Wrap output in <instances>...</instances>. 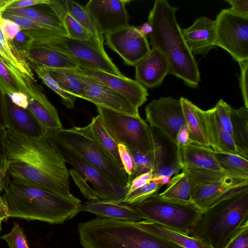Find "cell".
Returning a JSON list of instances; mask_svg holds the SVG:
<instances>
[{"instance_id": "cell-46", "label": "cell", "mask_w": 248, "mask_h": 248, "mask_svg": "<svg viewBox=\"0 0 248 248\" xmlns=\"http://www.w3.org/2000/svg\"><path fill=\"white\" fill-rule=\"evenodd\" d=\"M120 159L123 168L128 176V180L132 176L134 164L132 156L127 148L122 144H118Z\"/></svg>"}, {"instance_id": "cell-1", "label": "cell", "mask_w": 248, "mask_h": 248, "mask_svg": "<svg viewBox=\"0 0 248 248\" xmlns=\"http://www.w3.org/2000/svg\"><path fill=\"white\" fill-rule=\"evenodd\" d=\"M1 142L12 181L73 196L66 162L46 132L35 138L4 128Z\"/></svg>"}, {"instance_id": "cell-47", "label": "cell", "mask_w": 248, "mask_h": 248, "mask_svg": "<svg viewBox=\"0 0 248 248\" xmlns=\"http://www.w3.org/2000/svg\"><path fill=\"white\" fill-rule=\"evenodd\" d=\"M241 68L240 87L241 89L244 107L248 108V60L239 63Z\"/></svg>"}, {"instance_id": "cell-58", "label": "cell", "mask_w": 248, "mask_h": 248, "mask_svg": "<svg viewBox=\"0 0 248 248\" xmlns=\"http://www.w3.org/2000/svg\"><path fill=\"white\" fill-rule=\"evenodd\" d=\"M0 128L1 129H4V124H3V121L2 113H1V110L0 103Z\"/></svg>"}, {"instance_id": "cell-13", "label": "cell", "mask_w": 248, "mask_h": 248, "mask_svg": "<svg viewBox=\"0 0 248 248\" xmlns=\"http://www.w3.org/2000/svg\"><path fill=\"white\" fill-rule=\"evenodd\" d=\"M105 44L117 53L124 63L135 66L146 56L151 49L147 37L137 27L128 25L105 34Z\"/></svg>"}, {"instance_id": "cell-59", "label": "cell", "mask_w": 248, "mask_h": 248, "mask_svg": "<svg viewBox=\"0 0 248 248\" xmlns=\"http://www.w3.org/2000/svg\"><path fill=\"white\" fill-rule=\"evenodd\" d=\"M2 131V129H1L0 128V152L3 153V148H2V142H1Z\"/></svg>"}, {"instance_id": "cell-61", "label": "cell", "mask_w": 248, "mask_h": 248, "mask_svg": "<svg viewBox=\"0 0 248 248\" xmlns=\"http://www.w3.org/2000/svg\"><path fill=\"white\" fill-rule=\"evenodd\" d=\"M1 197V196L0 195V197Z\"/></svg>"}, {"instance_id": "cell-43", "label": "cell", "mask_w": 248, "mask_h": 248, "mask_svg": "<svg viewBox=\"0 0 248 248\" xmlns=\"http://www.w3.org/2000/svg\"><path fill=\"white\" fill-rule=\"evenodd\" d=\"M10 41L24 57L25 55L31 47L33 39L27 31L22 29Z\"/></svg>"}, {"instance_id": "cell-16", "label": "cell", "mask_w": 248, "mask_h": 248, "mask_svg": "<svg viewBox=\"0 0 248 248\" xmlns=\"http://www.w3.org/2000/svg\"><path fill=\"white\" fill-rule=\"evenodd\" d=\"M81 82L84 92V99L121 113L139 116V109L117 92L70 69Z\"/></svg>"}, {"instance_id": "cell-36", "label": "cell", "mask_w": 248, "mask_h": 248, "mask_svg": "<svg viewBox=\"0 0 248 248\" xmlns=\"http://www.w3.org/2000/svg\"><path fill=\"white\" fill-rule=\"evenodd\" d=\"M34 70L43 82L60 96L62 103L67 108L73 109L75 108L76 97L64 91L44 67L35 66Z\"/></svg>"}, {"instance_id": "cell-27", "label": "cell", "mask_w": 248, "mask_h": 248, "mask_svg": "<svg viewBox=\"0 0 248 248\" xmlns=\"http://www.w3.org/2000/svg\"><path fill=\"white\" fill-rule=\"evenodd\" d=\"M27 109L46 131L63 128L58 111L47 97L41 101L29 99Z\"/></svg>"}, {"instance_id": "cell-57", "label": "cell", "mask_w": 248, "mask_h": 248, "mask_svg": "<svg viewBox=\"0 0 248 248\" xmlns=\"http://www.w3.org/2000/svg\"><path fill=\"white\" fill-rule=\"evenodd\" d=\"M138 28L140 32L145 36L149 35L153 31L152 27L147 22L144 23Z\"/></svg>"}, {"instance_id": "cell-30", "label": "cell", "mask_w": 248, "mask_h": 248, "mask_svg": "<svg viewBox=\"0 0 248 248\" xmlns=\"http://www.w3.org/2000/svg\"><path fill=\"white\" fill-rule=\"evenodd\" d=\"M179 99L182 106L186 125L188 130L189 138L192 143L209 147L196 115L194 108L195 105L185 97H181Z\"/></svg>"}, {"instance_id": "cell-22", "label": "cell", "mask_w": 248, "mask_h": 248, "mask_svg": "<svg viewBox=\"0 0 248 248\" xmlns=\"http://www.w3.org/2000/svg\"><path fill=\"white\" fill-rule=\"evenodd\" d=\"M94 214L97 217L137 222L143 218L133 206L114 201L91 200L80 205V211Z\"/></svg>"}, {"instance_id": "cell-42", "label": "cell", "mask_w": 248, "mask_h": 248, "mask_svg": "<svg viewBox=\"0 0 248 248\" xmlns=\"http://www.w3.org/2000/svg\"><path fill=\"white\" fill-rule=\"evenodd\" d=\"M212 108L223 127L232 135L231 117L232 108L221 99Z\"/></svg>"}, {"instance_id": "cell-7", "label": "cell", "mask_w": 248, "mask_h": 248, "mask_svg": "<svg viewBox=\"0 0 248 248\" xmlns=\"http://www.w3.org/2000/svg\"><path fill=\"white\" fill-rule=\"evenodd\" d=\"M143 219L189 235L203 212L193 202L165 198L156 193L133 206Z\"/></svg>"}, {"instance_id": "cell-24", "label": "cell", "mask_w": 248, "mask_h": 248, "mask_svg": "<svg viewBox=\"0 0 248 248\" xmlns=\"http://www.w3.org/2000/svg\"><path fill=\"white\" fill-rule=\"evenodd\" d=\"M155 142V161L152 171L153 177L166 176L171 177L179 173L182 169L177 155L175 144L168 146V142H164L162 138L158 137L153 130Z\"/></svg>"}, {"instance_id": "cell-3", "label": "cell", "mask_w": 248, "mask_h": 248, "mask_svg": "<svg viewBox=\"0 0 248 248\" xmlns=\"http://www.w3.org/2000/svg\"><path fill=\"white\" fill-rule=\"evenodd\" d=\"M3 199L8 217L62 224L79 212L81 201L10 180Z\"/></svg>"}, {"instance_id": "cell-28", "label": "cell", "mask_w": 248, "mask_h": 248, "mask_svg": "<svg viewBox=\"0 0 248 248\" xmlns=\"http://www.w3.org/2000/svg\"><path fill=\"white\" fill-rule=\"evenodd\" d=\"M232 136L240 155L248 159V108H232L231 112Z\"/></svg>"}, {"instance_id": "cell-44", "label": "cell", "mask_w": 248, "mask_h": 248, "mask_svg": "<svg viewBox=\"0 0 248 248\" xmlns=\"http://www.w3.org/2000/svg\"><path fill=\"white\" fill-rule=\"evenodd\" d=\"M74 182L79 187L84 196L89 201L96 200L97 198L93 189L87 184V182L74 169L69 170Z\"/></svg>"}, {"instance_id": "cell-56", "label": "cell", "mask_w": 248, "mask_h": 248, "mask_svg": "<svg viewBox=\"0 0 248 248\" xmlns=\"http://www.w3.org/2000/svg\"><path fill=\"white\" fill-rule=\"evenodd\" d=\"M171 177L166 176H159L157 177H153L152 180L157 184L163 186L168 185L170 182Z\"/></svg>"}, {"instance_id": "cell-6", "label": "cell", "mask_w": 248, "mask_h": 248, "mask_svg": "<svg viewBox=\"0 0 248 248\" xmlns=\"http://www.w3.org/2000/svg\"><path fill=\"white\" fill-rule=\"evenodd\" d=\"M46 131L62 145L98 170L111 182L128 187V176L124 169L100 144L89 124Z\"/></svg>"}, {"instance_id": "cell-52", "label": "cell", "mask_w": 248, "mask_h": 248, "mask_svg": "<svg viewBox=\"0 0 248 248\" xmlns=\"http://www.w3.org/2000/svg\"><path fill=\"white\" fill-rule=\"evenodd\" d=\"M8 96L11 102L16 106L24 109H28L29 97L24 93L16 92Z\"/></svg>"}, {"instance_id": "cell-9", "label": "cell", "mask_w": 248, "mask_h": 248, "mask_svg": "<svg viewBox=\"0 0 248 248\" xmlns=\"http://www.w3.org/2000/svg\"><path fill=\"white\" fill-rule=\"evenodd\" d=\"M32 45H40L65 55L84 65L117 76H124L112 62L105 50L94 40H75L68 36L54 35L33 38Z\"/></svg>"}, {"instance_id": "cell-25", "label": "cell", "mask_w": 248, "mask_h": 248, "mask_svg": "<svg viewBox=\"0 0 248 248\" xmlns=\"http://www.w3.org/2000/svg\"><path fill=\"white\" fill-rule=\"evenodd\" d=\"M24 57L35 64L36 66L75 69L79 66L77 62L65 55L38 45H32Z\"/></svg>"}, {"instance_id": "cell-15", "label": "cell", "mask_w": 248, "mask_h": 248, "mask_svg": "<svg viewBox=\"0 0 248 248\" xmlns=\"http://www.w3.org/2000/svg\"><path fill=\"white\" fill-rule=\"evenodd\" d=\"M129 0H91L85 6L102 35L129 25Z\"/></svg>"}, {"instance_id": "cell-32", "label": "cell", "mask_w": 248, "mask_h": 248, "mask_svg": "<svg viewBox=\"0 0 248 248\" xmlns=\"http://www.w3.org/2000/svg\"><path fill=\"white\" fill-rule=\"evenodd\" d=\"M43 67L64 91L76 97L84 99L83 86L75 74L70 69Z\"/></svg>"}, {"instance_id": "cell-55", "label": "cell", "mask_w": 248, "mask_h": 248, "mask_svg": "<svg viewBox=\"0 0 248 248\" xmlns=\"http://www.w3.org/2000/svg\"><path fill=\"white\" fill-rule=\"evenodd\" d=\"M8 209L2 196L0 197V228L1 229V222L8 218Z\"/></svg>"}, {"instance_id": "cell-40", "label": "cell", "mask_w": 248, "mask_h": 248, "mask_svg": "<svg viewBox=\"0 0 248 248\" xmlns=\"http://www.w3.org/2000/svg\"><path fill=\"white\" fill-rule=\"evenodd\" d=\"M1 239L7 242L9 248H29L23 229L16 222L11 232L1 236Z\"/></svg>"}, {"instance_id": "cell-2", "label": "cell", "mask_w": 248, "mask_h": 248, "mask_svg": "<svg viewBox=\"0 0 248 248\" xmlns=\"http://www.w3.org/2000/svg\"><path fill=\"white\" fill-rule=\"evenodd\" d=\"M178 7L167 0H156L147 22L153 29L149 34L152 48L159 51L170 65V74L181 79L187 86L196 88L200 73L194 56L183 37L176 18Z\"/></svg>"}, {"instance_id": "cell-11", "label": "cell", "mask_w": 248, "mask_h": 248, "mask_svg": "<svg viewBox=\"0 0 248 248\" xmlns=\"http://www.w3.org/2000/svg\"><path fill=\"white\" fill-rule=\"evenodd\" d=\"M46 133L54 142L65 162L70 164L83 179L92 184L97 200L124 202L128 191L127 186L113 183L98 170L62 145L47 131Z\"/></svg>"}, {"instance_id": "cell-34", "label": "cell", "mask_w": 248, "mask_h": 248, "mask_svg": "<svg viewBox=\"0 0 248 248\" xmlns=\"http://www.w3.org/2000/svg\"><path fill=\"white\" fill-rule=\"evenodd\" d=\"M89 124L93 135L100 144L115 161L123 168L119 156L118 144L106 131L99 116L97 115L93 117Z\"/></svg>"}, {"instance_id": "cell-38", "label": "cell", "mask_w": 248, "mask_h": 248, "mask_svg": "<svg viewBox=\"0 0 248 248\" xmlns=\"http://www.w3.org/2000/svg\"><path fill=\"white\" fill-rule=\"evenodd\" d=\"M161 187L162 186L152 180L143 186L127 193L124 203L133 206L157 193Z\"/></svg>"}, {"instance_id": "cell-12", "label": "cell", "mask_w": 248, "mask_h": 248, "mask_svg": "<svg viewBox=\"0 0 248 248\" xmlns=\"http://www.w3.org/2000/svg\"><path fill=\"white\" fill-rule=\"evenodd\" d=\"M145 112L151 127L159 130L176 145L177 133L186 125L180 99L170 96L153 100L145 107Z\"/></svg>"}, {"instance_id": "cell-29", "label": "cell", "mask_w": 248, "mask_h": 248, "mask_svg": "<svg viewBox=\"0 0 248 248\" xmlns=\"http://www.w3.org/2000/svg\"><path fill=\"white\" fill-rule=\"evenodd\" d=\"M191 190V185L186 173L182 171L171 178L165 190L159 194L175 201L192 202Z\"/></svg>"}, {"instance_id": "cell-26", "label": "cell", "mask_w": 248, "mask_h": 248, "mask_svg": "<svg viewBox=\"0 0 248 248\" xmlns=\"http://www.w3.org/2000/svg\"><path fill=\"white\" fill-rule=\"evenodd\" d=\"M136 223L144 230L175 244L182 248H213L198 238L155 222L145 220Z\"/></svg>"}, {"instance_id": "cell-50", "label": "cell", "mask_w": 248, "mask_h": 248, "mask_svg": "<svg viewBox=\"0 0 248 248\" xmlns=\"http://www.w3.org/2000/svg\"><path fill=\"white\" fill-rule=\"evenodd\" d=\"M11 180L6 157L0 152V193L4 191Z\"/></svg>"}, {"instance_id": "cell-51", "label": "cell", "mask_w": 248, "mask_h": 248, "mask_svg": "<svg viewBox=\"0 0 248 248\" xmlns=\"http://www.w3.org/2000/svg\"><path fill=\"white\" fill-rule=\"evenodd\" d=\"M153 177V173L151 171L142 173L136 177L129 184L127 193L132 192L150 183L152 180Z\"/></svg>"}, {"instance_id": "cell-23", "label": "cell", "mask_w": 248, "mask_h": 248, "mask_svg": "<svg viewBox=\"0 0 248 248\" xmlns=\"http://www.w3.org/2000/svg\"><path fill=\"white\" fill-rule=\"evenodd\" d=\"M177 155L182 168L204 169L232 175L220 166L210 147L191 143L187 147L177 149Z\"/></svg>"}, {"instance_id": "cell-41", "label": "cell", "mask_w": 248, "mask_h": 248, "mask_svg": "<svg viewBox=\"0 0 248 248\" xmlns=\"http://www.w3.org/2000/svg\"><path fill=\"white\" fill-rule=\"evenodd\" d=\"M16 92H21V91L16 81L0 59V93L8 96Z\"/></svg>"}, {"instance_id": "cell-4", "label": "cell", "mask_w": 248, "mask_h": 248, "mask_svg": "<svg viewBox=\"0 0 248 248\" xmlns=\"http://www.w3.org/2000/svg\"><path fill=\"white\" fill-rule=\"evenodd\" d=\"M248 222V186L235 188L215 202L202 214L189 235L213 248H225Z\"/></svg>"}, {"instance_id": "cell-20", "label": "cell", "mask_w": 248, "mask_h": 248, "mask_svg": "<svg viewBox=\"0 0 248 248\" xmlns=\"http://www.w3.org/2000/svg\"><path fill=\"white\" fill-rule=\"evenodd\" d=\"M135 66V80L148 88L160 86L170 72V65L165 57L153 48Z\"/></svg>"}, {"instance_id": "cell-19", "label": "cell", "mask_w": 248, "mask_h": 248, "mask_svg": "<svg viewBox=\"0 0 248 248\" xmlns=\"http://www.w3.org/2000/svg\"><path fill=\"white\" fill-rule=\"evenodd\" d=\"M184 40L192 54L205 56L215 46V20L202 16L189 27L181 29Z\"/></svg>"}, {"instance_id": "cell-39", "label": "cell", "mask_w": 248, "mask_h": 248, "mask_svg": "<svg viewBox=\"0 0 248 248\" xmlns=\"http://www.w3.org/2000/svg\"><path fill=\"white\" fill-rule=\"evenodd\" d=\"M63 21L68 37L70 38L83 41L93 40L87 30L74 18L68 12L64 15Z\"/></svg>"}, {"instance_id": "cell-45", "label": "cell", "mask_w": 248, "mask_h": 248, "mask_svg": "<svg viewBox=\"0 0 248 248\" xmlns=\"http://www.w3.org/2000/svg\"><path fill=\"white\" fill-rule=\"evenodd\" d=\"M225 248H248V222L241 228Z\"/></svg>"}, {"instance_id": "cell-60", "label": "cell", "mask_w": 248, "mask_h": 248, "mask_svg": "<svg viewBox=\"0 0 248 248\" xmlns=\"http://www.w3.org/2000/svg\"><path fill=\"white\" fill-rule=\"evenodd\" d=\"M1 228H0V232H1Z\"/></svg>"}, {"instance_id": "cell-10", "label": "cell", "mask_w": 248, "mask_h": 248, "mask_svg": "<svg viewBox=\"0 0 248 248\" xmlns=\"http://www.w3.org/2000/svg\"><path fill=\"white\" fill-rule=\"evenodd\" d=\"M215 46L227 51L239 63L248 60V18L223 9L215 20Z\"/></svg>"}, {"instance_id": "cell-53", "label": "cell", "mask_w": 248, "mask_h": 248, "mask_svg": "<svg viewBox=\"0 0 248 248\" xmlns=\"http://www.w3.org/2000/svg\"><path fill=\"white\" fill-rule=\"evenodd\" d=\"M193 143L189 138V134L186 125L181 127L177 133L176 140V145L177 149L188 146Z\"/></svg>"}, {"instance_id": "cell-8", "label": "cell", "mask_w": 248, "mask_h": 248, "mask_svg": "<svg viewBox=\"0 0 248 248\" xmlns=\"http://www.w3.org/2000/svg\"><path fill=\"white\" fill-rule=\"evenodd\" d=\"M96 106L103 125L117 144L143 153L154 151L153 129L140 115H130Z\"/></svg>"}, {"instance_id": "cell-37", "label": "cell", "mask_w": 248, "mask_h": 248, "mask_svg": "<svg viewBox=\"0 0 248 248\" xmlns=\"http://www.w3.org/2000/svg\"><path fill=\"white\" fill-rule=\"evenodd\" d=\"M128 150L133 158L134 167L132 176L128 180V187L136 177L147 172H152L155 161V150L150 153H143L129 149Z\"/></svg>"}, {"instance_id": "cell-49", "label": "cell", "mask_w": 248, "mask_h": 248, "mask_svg": "<svg viewBox=\"0 0 248 248\" xmlns=\"http://www.w3.org/2000/svg\"><path fill=\"white\" fill-rule=\"evenodd\" d=\"M231 7L228 9L233 14L248 18V0H225Z\"/></svg>"}, {"instance_id": "cell-14", "label": "cell", "mask_w": 248, "mask_h": 248, "mask_svg": "<svg viewBox=\"0 0 248 248\" xmlns=\"http://www.w3.org/2000/svg\"><path fill=\"white\" fill-rule=\"evenodd\" d=\"M72 70L120 93L137 108L147 100V89L136 80L124 76H117L84 65Z\"/></svg>"}, {"instance_id": "cell-18", "label": "cell", "mask_w": 248, "mask_h": 248, "mask_svg": "<svg viewBox=\"0 0 248 248\" xmlns=\"http://www.w3.org/2000/svg\"><path fill=\"white\" fill-rule=\"evenodd\" d=\"M5 96L1 93L0 98L4 128H9L32 138H40L45 135L46 130L28 109L16 106Z\"/></svg>"}, {"instance_id": "cell-17", "label": "cell", "mask_w": 248, "mask_h": 248, "mask_svg": "<svg viewBox=\"0 0 248 248\" xmlns=\"http://www.w3.org/2000/svg\"><path fill=\"white\" fill-rule=\"evenodd\" d=\"M194 108L209 147L215 152L240 155L232 135L221 125L212 108L204 110L195 105Z\"/></svg>"}, {"instance_id": "cell-5", "label": "cell", "mask_w": 248, "mask_h": 248, "mask_svg": "<svg viewBox=\"0 0 248 248\" xmlns=\"http://www.w3.org/2000/svg\"><path fill=\"white\" fill-rule=\"evenodd\" d=\"M83 248H182L136 222L97 217L78 224Z\"/></svg>"}, {"instance_id": "cell-33", "label": "cell", "mask_w": 248, "mask_h": 248, "mask_svg": "<svg viewBox=\"0 0 248 248\" xmlns=\"http://www.w3.org/2000/svg\"><path fill=\"white\" fill-rule=\"evenodd\" d=\"M182 171L186 175L192 186L220 183L240 177L226 173L196 168H183Z\"/></svg>"}, {"instance_id": "cell-35", "label": "cell", "mask_w": 248, "mask_h": 248, "mask_svg": "<svg viewBox=\"0 0 248 248\" xmlns=\"http://www.w3.org/2000/svg\"><path fill=\"white\" fill-rule=\"evenodd\" d=\"M214 155L225 171L236 176L248 178V159L239 155L228 153L214 152Z\"/></svg>"}, {"instance_id": "cell-21", "label": "cell", "mask_w": 248, "mask_h": 248, "mask_svg": "<svg viewBox=\"0 0 248 248\" xmlns=\"http://www.w3.org/2000/svg\"><path fill=\"white\" fill-rule=\"evenodd\" d=\"M248 186V178L236 177L228 181L192 186V202L203 213L215 202L230 191Z\"/></svg>"}, {"instance_id": "cell-31", "label": "cell", "mask_w": 248, "mask_h": 248, "mask_svg": "<svg viewBox=\"0 0 248 248\" xmlns=\"http://www.w3.org/2000/svg\"><path fill=\"white\" fill-rule=\"evenodd\" d=\"M65 3L68 13L87 30L97 45L105 50L103 36L98 32L85 7L72 0H65Z\"/></svg>"}, {"instance_id": "cell-48", "label": "cell", "mask_w": 248, "mask_h": 248, "mask_svg": "<svg viewBox=\"0 0 248 248\" xmlns=\"http://www.w3.org/2000/svg\"><path fill=\"white\" fill-rule=\"evenodd\" d=\"M1 25L3 33L6 38L12 41L16 35L23 29L18 24L10 19L1 17Z\"/></svg>"}, {"instance_id": "cell-54", "label": "cell", "mask_w": 248, "mask_h": 248, "mask_svg": "<svg viewBox=\"0 0 248 248\" xmlns=\"http://www.w3.org/2000/svg\"><path fill=\"white\" fill-rule=\"evenodd\" d=\"M49 1L50 0H15L7 9L27 8L31 6L47 4Z\"/></svg>"}]
</instances>
